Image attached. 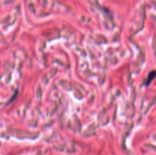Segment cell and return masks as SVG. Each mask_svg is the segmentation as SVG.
<instances>
[{"mask_svg": "<svg viewBox=\"0 0 156 155\" xmlns=\"http://www.w3.org/2000/svg\"><path fill=\"white\" fill-rule=\"evenodd\" d=\"M155 71H152V72H150V74H149V76H148V80L147 81H146V85H149V84L152 82V81L153 80L154 78H155Z\"/></svg>", "mask_w": 156, "mask_h": 155, "instance_id": "cell-1", "label": "cell"}]
</instances>
